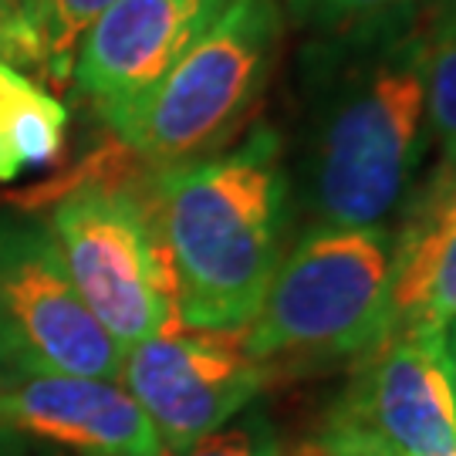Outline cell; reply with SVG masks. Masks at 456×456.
<instances>
[{
	"label": "cell",
	"instance_id": "9a60e30c",
	"mask_svg": "<svg viewBox=\"0 0 456 456\" xmlns=\"http://www.w3.org/2000/svg\"><path fill=\"white\" fill-rule=\"evenodd\" d=\"M426 115L443 159L456 166V17H426Z\"/></svg>",
	"mask_w": 456,
	"mask_h": 456
},
{
	"label": "cell",
	"instance_id": "7a4b0ae2",
	"mask_svg": "<svg viewBox=\"0 0 456 456\" xmlns=\"http://www.w3.org/2000/svg\"><path fill=\"white\" fill-rule=\"evenodd\" d=\"M318 118L308 156L314 227H389L429 142L426 20L359 45Z\"/></svg>",
	"mask_w": 456,
	"mask_h": 456
},
{
	"label": "cell",
	"instance_id": "9c48e42d",
	"mask_svg": "<svg viewBox=\"0 0 456 456\" xmlns=\"http://www.w3.org/2000/svg\"><path fill=\"white\" fill-rule=\"evenodd\" d=\"M230 0H118L82 34L71 78L112 112L142 95L227 11Z\"/></svg>",
	"mask_w": 456,
	"mask_h": 456
},
{
	"label": "cell",
	"instance_id": "4fadbf2b",
	"mask_svg": "<svg viewBox=\"0 0 456 456\" xmlns=\"http://www.w3.org/2000/svg\"><path fill=\"white\" fill-rule=\"evenodd\" d=\"M291 14L345 45H365L412 28L423 0H288Z\"/></svg>",
	"mask_w": 456,
	"mask_h": 456
},
{
	"label": "cell",
	"instance_id": "3957f363",
	"mask_svg": "<svg viewBox=\"0 0 456 456\" xmlns=\"http://www.w3.org/2000/svg\"><path fill=\"white\" fill-rule=\"evenodd\" d=\"M389 227H311L240 328L247 352L271 372L362 359L389 335Z\"/></svg>",
	"mask_w": 456,
	"mask_h": 456
},
{
	"label": "cell",
	"instance_id": "7c38bea8",
	"mask_svg": "<svg viewBox=\"0 0 456 456\" xmlns=\"http://www.w3.org/2000/svg\"><path fill=\"white\" fill-rule=\"evenodd\" d=\"M65 126V105L0 58V180L11 183L54 163Z\"/></svg>",
	"mask_w": 456,
	"mask_h": 456
},
{
	"label": "cell",
	"instance_id": "5b68a950",
	"mask_svg": "<svg viewBox=\"0 0 456 456\" xmlns=\"http://www.w3.org/2000/svg\"><path fill=\"white\" fill-rule=\"evenodd\" d=\"M71 284L122 352L180 331L176 281L152 207L112 186H82L51 213Z\"/></svg>",
	"mask_w": 456,
	"mask_h": 456
},
{
	"label": "cell",
	"instance_id": "2e32d148",
	"mask_svg": "<svg viewBox=\"0 0 456 456\" xmlns=\"http://www.w3.org/2000/svg\"><path fill=\"white\" fill-rule=\"evenodd\" d=\"M159 456H284V446L264 412L244 409L237 419H230L227 426H220L216 433L203 436L193 446L176 450V453L163 450Z\"/></svg>",
	"mask_w": 456,
	"mask_h": 456
},
{
	"label": "cell",
	"instance_id": "52a82bcc",
	"mask_svg": "<svg viewBox=\"0 0 456 456\" xmlns=\"http://www.w3.org/2000/svg\"><path fill=\"white\" fill-rule=\"evenodd\" d=\"M0 338L28 372L122 379V345L71 284L48 224L0 216Z\"/></svg>",
	"mask_w": 456,
	"mask_h": 456
},
{
	"label": "cell",
	"instance_id": "8992f818",
	"mask_svg": "<svg viewBox=\"0 0 456 456\" xmlns=\"http://www.w3.org/2000/svg\"><path fill=\"white\" fill-rule=\"evenodd\" d=\"M308 456H456V399L440 335L392 331L355 359Z\"/></svg>",
	"mask_w": 456,
	"mask_h": 456
},
{
	"label": "cell",
	"instance_id": "5bb4252c",
	"mask_svg": "<svg viewBox=\"0 0 456 456\" xmlns=\"http://www.w3.org/2000/svg\"><path fill=\"white\" fill-rule=\"evenodd\" d=\"M115 4L118 0H34V58L48 65L54 78H71V61L82 34Z\"/></svg>",
	"mask_w": 456,
	"mask_h": 456
},
{
	"label": "cell",
	"instance_id": "ba28073f",
	"mask_svg": "<svg viewBox=\"0 0 456 456\" xmlns=\"http://www.w3.org/2000/svg\"><path fill=\"white\" fill-rule=\"evenodd\" d=\"M126 392L142 406L163 450L176 453L237 419L271 382L240 331L180 328L126 348Z\"/></svg>",
	"mask_w": 456,
	"mask_h": 456
},
{
	"label": "cell",
	"instance_id": "d6986e66",
	"mask_svg": "<svg viewBox=\"0 0 456 456\" xmlns=\"http://www.w3.org/2000/svg\"><path fill=\"white\" fill-rule=\"evenodd\" d=\"M440 365L446 382H450V392H453L456 399V322H450L440 331Z\"/></svg>",
	"mask_w": 456,
	"mask_h": 456
},
{
	"label": "cell",
	"instance_id": "6da1fadb",
	"mask_svg": "<svg viewBox=\"0 0 456 456\" xmlns=\"http://www.w3.org/2000/svg\"><path fill=\"white\" fill-rule=\"evenodd\" d=\"M152 216L169 254L183 328L240 331L261 308L288 227V169L271 126L240 146L163 166Z\"/></svg>",
	"mask_w": 456,
	"mask_h": 456
},
{
	"label": "cell",
	"instance_id": "44dd1931",
	"mask_svg": "<svg viewBox=\"0 0 456 456\" xmlns=\"http://www.w3.org/2000/svg\"><path fill=\"white\" fill-rule=\"evenodd\" d=\"M429 14L456 17V0H429Z\"/></svg>",
	"mask_w": 456,
	"mask_h": 456
},
{
	"label": "cell",
	"instance_id": "e0dca14e",
	"mask_svg": "<svg viewBox=\"0 0 456 456\" xmlns=\"http://www.w3.org/2000/svg\"><path fill=\"white\" fill-rule=\"evenodd\" d=\"M4 54H20L37 61L31 34V0H0V58Z\"/></svg>",
	"mask_w": 456,
	"mask_h": 456
},
{
	"label": "cell",
	"instance_id": "30bf717a",
	"mask_svg": "<svg viewBox=\"0 0 456 456\" xmlns=\"http://www.w3.org/2000/svg\"><path fill=\"white\" fill-rule=\"evenodd\" d=\"M0 423L78 456H159L163 443L122 382L24 372L0 389Z\"/></svg>",
	"mask_w": 456,
	"mask_h": 456
},
{
	"label": "cell",
	"instance_id": "ac0fdd59",
	"mask_svg": "<svg viewBox=\"0 0 456 456\" xmlns=\"http://www.w3.org/2000/svg\"><path fill=\"white\" fill-rule=\"evenodd\" d=\"M0 456H75L68 450H58L51 443L37 440V436H28L14 426L0 423Z\"/></svg>",
	"mask_w": 456,
	"mask_h": 456
},
{
	"label": "cell",
	"instance_id": "8fae6325",
	"mask_svg": "<svg viewBox=\"0 0 456 456\" xmlns=\"http://www.w3.org/2000/svg\"><path fill=\"white\" fill-rule=\"evenodd\" d=\"M392 220L389 335H440L456 322V166L440 159Z\"/></svg>",
	"mask_w": 456,
	"mask_h": 456
},
{
	"label": "cell",
	"instance_id": "ffe728a7",
	"mask_svg": "<svg viewBox=\"0 0 456 456\" xmlns=\"http://www.w3.org/2000/svg\"><path fill=\"white\" fill-rule=\"evenodd\" d=\"M28 372L20 362L14 359V352L4 345V338H0V389H7L14 379H20V375Z\"/></svg>",
	"mask_w": 456,
	"mask_h": 456
},
{
	"label": "cell",
	"instance_id": "277c9868",
	"mask_svg": "<svg viewBox=\"0 0 456 456\" xmlns=\"http://www.w3.org/2000/svg\"><path fill=\"white\" fill-rule=\"evenodd\" d=\"M277 34L274 0H230L159 82L105 112L109 126L152 163L173 166L207 156L237 132L264 92Z\"/></svg>",
	"mask_w": 456,
	"mask_h": 456
}]
</instances>
